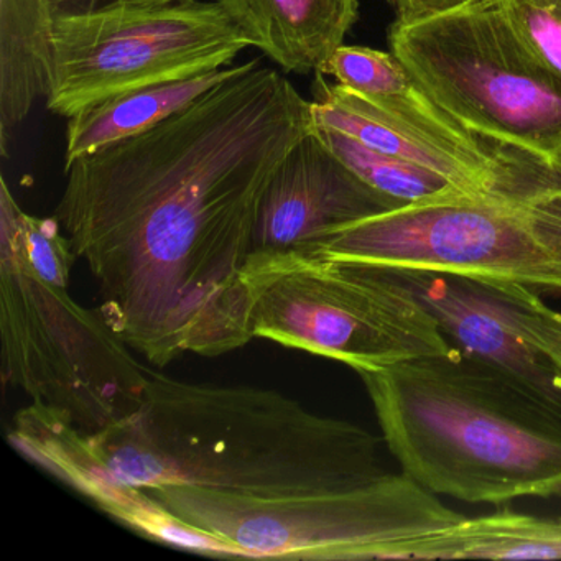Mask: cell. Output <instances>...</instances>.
I'll return each instance as SVG.
<instances>
[{"label":"cell","mask_w":561,"mask_h":561,"mask_svg":"<svg viewBox=\"0 0 561 561\" xmlns=\"http://www.w3.org/2000/svg\"><path fill=\"white\" fill-rule=\"evenodd\" d=\"M313 104L261 60L133 139L65 167L55 218L107 323L153 366L254 340L245 265Z\"/></svg>","instance_id":"obj_1"},{"label":"cell","mask_w":561,"mask_h":561,"mask_svg":"<svg viewBox=\"0 0 561 561\" xmlns=\"http://www.w3.org/2000/svg\"><path fill=\"white\" fill-rule=\"evenodd\" d=\"M380 443L369 430L275 390L185 382L149 369L133 416L96 435L58 420L38 436L34 456L87 497L107 482L278 497L383 478L390 471Z\"/></svg>","instance_id":"obj_2"},{"label":"cell","mask_w":561,"mask_h":561,"mask_svg":"<svg viewBox=\"0 0 561 561\" xmlns=\"http://www.w3.org/2000/svg\"><path fill=\"white\" fill-rule=\"evenodd\" d=\"M359 376L383 443L426 491L561 499V410L514 374L451 347Z\"/></svg>","instance_id":"obj_3"},{"label":"cell","mask_w":561,"mask_h":561,"mask_svg":"<svg viewBox=\"0 0 561 561\" xmlns=\"http://www.w3.org/2000/svg\"><path fill=\"white\" fill-rule=\"evenodd\" d=\"M313 119L471 196L561 188V165L479 133L439 106L392 51L341 45L314 73Z\"/></svg>","instance_id":"obj_4"},{"label":"cell","mask_w":561,"mask_h":561,"mask_svg":"<svg viewBox=\"0 0 561 561\" xmlns=\"http://www.w3.org/2000/svg\"><path fill=\"white\" fill-rule=\"evenodd\" d=\"M244 280L254 337L340 360L357 374L453 347L425 307L377 265L251 255Z\"/></svg>","instance_id":"obj_5"},{"label":"cell","mask_w":561,"mask_h":561,"mask_svg":"<svg viewBox=\"0 0 561 561\" xmlns=\"http://www.w3.org/2000/svg\"><path fill=\"white\" fill-rule=\"evenodd\" d=\"M64 282L38 274L0 245L2 377L34 405L84 435L119 425L142 405L149 369L103 311L75 301Z\"/></svg>","instance_id":"obj_6"},{"label":"cell","mask_w":561,"mask_h":561,"mask_svg":"<svg viewBox=\"0 0 561 561\" xmlns=\"http://www.w3.org/2000/svg\"><path fill=\"white\" fill-rule=\"evenodd\" d=\"M389 47L456 119L561 165V75L515 31L501 0L393 21Z\"/></svg>","instance_id":"obj_7"},{"label":"cell","mask_w":561,"mask_h":561,"mask_svg":"<svg viewBox=\"0 0 561 561\" xmlns=\"http://www.w3.org/2000/svg\"><path fill=\"white\" fill-rule=\"evenodd\" d=\"M310 255L561 295V188L400 206L334 229Z\"/></svg>","instance_id":"obj_8"},{"label":"cell","mask_w":561,"mask_h":561,"mask_svg":"<svg viewBox=\"0 0 561 561\" xmlns=\"http://www.w3.org/2000/svg\"><path fill=\"white\" fill-rule=\"evenodd\" d=\"M142 489L183 524L234 545L244 558L377 560L387 545L465 518L405 472L343 491L278 497L196 485Z\"/></svg>","instance_id":"obj_9"},{"label":"cell","mask_w":561,"mask_h":561,"mask_svg":"<svg viewBox=\"0 0 561 561\" xmlns=\"http://www.w3.org/2000/svg\"><path fill=\"white\" fill-rule=\"evenodd\" d=\"M249 47L216 0L64 9L45 100L71 119L111 98L229 67Z\"/></svg>","instance_id":"obj_10"},{"label":"cell","mask_w":561,"mask_h":561,"mask_svg":"<svg viewBox=\"0 0 561 561\" xmlns=\"http://www.w3.org/2000/svg\"><path fill=\"white\" fill-rule=\"evenodd\" d=\"M396 208L400 206L366 185L313 130L272 179L251 255H310L334 229Z\"/></svg>","instance_id":"obj_11"},{"label":"cell","mask_w":561,"mask_h":561,"mask_svg":"<svg viewBox=\"0 0 561 561\" xmlns=\"http://www.w3.org/2000/svg\"><path fill=\"white\" fill-rule=\"evenodd\" d=\"M382 268L435 318L453 347L514 374L561 410V366L522 333L501 284L443 272Z\"/></svg>","instance_id":"obj_12"},{"label":"cell","mask_w":561,"mask_h":561,"mask_svg":"<svg viewBox=\"0 0 561 561\" xmlns=\"http://www.w3.org/2000/svg\"><path fill=\"white\" fill-rule=\"evenodd\" d=\"M252 47L287 73L308 75L346 41L359 0H216Z\"/></svg>","instance_id":"obj_13"},{"label":"cell","mask_w":561,"mask_h":561,"mask_svg":"<svg viewBox=\"0 0 561 561\" xmlns=\"http://www.w3.org/2000/svg\"><path fill=\"white\" fill-rule=\"evenodd\" d=\"M377 560H561V515L520 512L465 517L446 528L387 545Z\"/></svg>","instance_id":"obj_14"},{"label":"cell","mask_w":561,"mask_h":561,"mask_svg":"<svg viewBox=\"0 0 561 561\" xmlns=\"http://www.w3.org/2000/svg\"><path fill=\"white\" fill-rule=\"evenodd\" d=\"M51 0H0V150L50 90L54 27Z\"/></svg>","instance_id":"obj_15"},{"label":"cell","mask_w":561,"mask_h":561,"mask_svg":"<svg viewBox=\"0 0 561 561\" xmlns=\"http://www.w3.org/2000/svg\"><path fill=\"white\" fill-rule=\"evenodd\" d=\"M248 65L249 61L238 67L208 71L188 80L130 91L77 114L68 119L65 167L81 157L91 156L98 150L153 129L222 81L244 71Z\"/></svg>","instance_id":"obj_16"},{"label":"cell","mask_w":561,"mask_h":561,"mask_svg":"<svg viewBox=\"0 0 561 561\" xmlns=\"http://www.w3.org/2000/svg\"><path fill=\"white\" fill-rule=\"evenodd\" d=\"M314 130L347 169L353 170L366 185L397 206L423 205L471 196L438 173L370 149L330 127L314 124Z\"/></svg>","instance_id":"obj_17"},{"label":"cell","mask_w":561,"mask_h":561,"mask_svg":"<svg viewBox=\"0 0 561 561\" xmlns=\"http://www.w3.org/2000/svg\"><path fill=\"white\" fill-rule=\"evenodd\" d=\"M515 31L561 75V0H501Z\"/></svg>","instance_id":"obj_18"},{"label":"cell","mask_w":561,"mask_h":561,"mask_svg":"<svg viewBox=\"0 0 561 561\" xmlns=\"http://www.w3.org/2000/svg\"><path fill=\"white\" fill-rule=\"evenodd\" d=\"M501 285L512 318L522 333L561 366V314L547 307L535 291L518 285Z\"/></svg>","instance_id":"obj_19"},{"label":"cell","mask_w":561,"mask_h":561,"mask_svg":"<svg viewBox=\"0 0 561 561\" xmlns=\"http://www.w3.org/2000/svg\"><path fill=\"white\" fill-rule=\"evenodd\" d=\"M396 12V21L416 22L455 11L474 0H387Z\"/></svg>","instance_id":"obj_20"},{"label":"cell","mask_w":561,"mask_h":561,"mask_svg":"<svg viewBox=\"0 0 561 561\" xmlns=\"http://www.w3.org/2000/svg\"><path fill=\"white\" fill-rule=\"evenodd\" d=\"M57 5L58 11L64 9H88L100 8L107 4L126 5H167L182 4V2H195V0H51Z\"/></svg>","instance_id":"obj_21"}]
</instances>
